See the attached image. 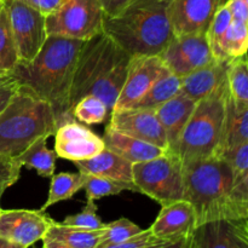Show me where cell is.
Instances as JSON below:
<instances>
[{"label": "cell", "instance_id": "6da1fadb", "mask_svg": "<svg viewBox=\"0 0 248 248\" xmlns=\"http://www.w3.org/2000/svg\"><path fill=\"white\" fill-rule=\"evenodd\" d=\"M184 198L196 228L208 222L248 218V184L235 186L230 165L219 156L183 161Z\"/></svg>", "mask_w": 248, "mask_h": 248}, {"label": "cell", "instance_id": "7a4b0ae2", "mask_svg": "<svg viewBox=\"0 0 248 248\" xmlns=\"http://www.w3.org/2000/svg\"><path fill=\"white\" fill-rule=\"evenodd\" d=\"M85 40L48 35L40 52L31 62H18L11 75L47 102L57 127L75 121L69 111L70 91L80 51Z\"/></svg>", "mask_w": 248, "mask_h": 248}, {"label": "cell", "instance_id": "3957f363", "mask_svg": "<svg viewBox=\"0 0 248 248\" xmlns=\"http://www.w3.org/2000/svg\"><path fill=\"white\" fill-rule=\"evenodd\" d=\"M131 57L103 31L85 41L73 78L70 114L77 102L89 94L102 99L111 113L125 84Z\"/></svg>", "mask_w": 248, "mask_h": 248}, {"label": "cell", "instance_id": "277c9868", "mask_svg": "<svg viewBox=\"0 0 248 248\" xmlns=\"http://www.w3.org/2000/svg\"><path fill=\"white\" fill-rule=\"evenodd\" d=\"M169 1L133 0L120 14L104 17L103 33L130 56L160 55L173 38Z\"/></svg>", "mask_w": 248, "mask_h": 248}, {"label": "cell", "instance_id": "5b68a950", "mask_svg": "<svg viewBox=\"0 0 248 248\" xmlns=\"http://www.w3.org/2000/svg\"><path fill=\"white\" fill-rule=\"evenodd\" d=\"M56 128L50 104L21 85L0 114V154L17 156L40 136L55 135Z\"/></svg>", "mask_w": 248, "mask_h": 248}, {"label": "cell", "instance_id": "8992f818", "mask_svg": "<svg viewBox=\"0 0 248 248\" xmlns=\"http://www.w3.org/2000/svg\"><path fill=\"white\" fill-rule=\"evenodd\" d=\"M228 96L229 90L225 81L210 96L196 102L190 119L172 150L182 161L216 156L222 137Z\"/></svg>", "mask_w": 248, "mask_h": 248}, {"label": "cell", "instance_id": "52a82bcc", "mask_svg": "<svg viewBox=\"0 0 248 248\" xmlns=\"http://www.w3.org/2000/svg\"><path fill=\"white\" fill-rule=\"evenodd\" d=\"M132 182L138 193L161 206L183 200V161L172 150L143 162L132 164Z\"/></svg>", "mask_w": 248, "mask_h": 248}, {"label": "cell", "instance_id": "ba28073f", "mask_svg": "<svg viewBox=\"0 0 248 248\" xmlns=\"http://www.w3.org/2000/svg\"><path fill=\"white\" fill-rule=\"evenodd\" d=\"M104 17L98 0H63L45 17L46 33L86 41L103 31Z\"/></svg>", "mask_w": 248, "mask_h": 248}, {"label": "cell", "instance_id": "9c48e42d", "mask_svg": "<svg viewBox=\"0 0 248 248\" xmlns=\"http://www.w3.org/2000/svg\"><path fill=\"white\" fill-rule=\"evenodd\" d=\"M17 48L18 62H31L47 39L45 16L21 0H2Z\"/></svg>", "mask_w": 248, "mask_h": 248}, {"label": "cell", "instance_id": "30bf717a", "mask_svg": "<svg viewBox=\"0 0 248 248\" xmlns=\"http://www.w3.org/2000/svg\"><path fill=\"white\" fill-rule=\"evenodd\" d=\"M159 56L169 72L182 78L215 62L205 33L174 36Z\"/></svg>", "mask_w": 248, "mask_h": 248}, {"label": "cell", "instance_id": "8fae6325", "mask_svg": "<svg viewBox=\"0 0 248 248\" xmlns=\"http://www.w3.org/2000/svg\"><path fill=\"white\" fill-rule=\"evenodd\" d=\"M51 222L41 210H1L0 237L28 248L43 240Z\"/></svg>", "mask_w": 248, "mask_h": 248}, {"label": "cell", "instance_id": "7c38bea8", "mask_svg": "<svg viewBox=\"0 0 248 248\" xmlns=\"http://www.w3.org/2000/svg\"><path fill=\"white\" fill-rule=\"evenodd\" d=\"M109 127L124 135L169 150L166 133L152 109H116L109 115Z\"/></svg>", "mask_w": 248, "mask_h": 248}, {"label": "cell", "instance_id": "4fadbf2b", "mask_svg": "<svg viewBox=\"0 0 248 248\" xmlns=\"http://www.w3.org/2000/svg\"><path fill=\"white\" fill-rule=\"evenodd\" d=\"M167 72L169 69L157 55L131 57L125 84L113 110L131 108Z\"/></svg>", "mask_w": 248, "mask_h": 248}, {"label": "cell", "instance_id": "5bb4252c", "mask_svg": "<svg viewBox=\"0 0 248 248\" xmlns=\"http://www.w3.org/2000/svg\"><path fill=\"white\" fill-rule=\"evenodd\" d=\"M223 0H170L167 17L174 36L207 33Z\"/></svg>", "mask_w": 248, "mask_h": 248}, {"label": "cell", "instance_id": "9a60e30c", "mask_svg": "<svg viewBox=\"0 0 248 248\" xmlns=\"http://www.w3.org/2000/svg\"><path fill=\"white\" fill-rule=\"evenodd\" d=\"M104 148L103 140L77 120L62 124L56 128L55 152L58 157L70 161L86 160Z\"/></svg>", "mask_w": 248, "mask_h": 248}, {"label": "cell", "instance_id": "2e32d148", "mask_svg": "<svg viewBox=\"0 0 248 248\" xmlns=\"http://www.w3.org/2000/svg\"><path fill=\"white\" fill-rule=\"evenodd\" d=\"M193 236L198 248H248V218L205 223Z\"/></svg>", "mask_w": 248, "mask_h": 248}, {"label": "cell", "instance_id": "e0dca14e", "mask_svg": "<svg viewBox=\"0 0 248 248\" xmlns=\"http://www.w3.org/2000/svg\"><path fill=\"white\" fill-rule=\"evenodd\" d=\"M159 239L176 241L189 236L196 229V216L186 200H178L161 206L159 216L149 228Z\"/></svg>", "mask_w": 248, "mask_h": 248}, {"label": "cell", "instance_id": "ac0fdd59", "mask_svg": "<svg viewBox=\"0 0 248 248\" xmlns=\"http://www.w3.org/2000/svg\"><path fill=\"white\" fill-rule=\"evenodd\" d=\"M195 106L196 102L179 91L176 96L154 110L157 120L160 121L166 133L170 147L169 150H174L176 148Z\"/></svg>", "mask_w": 248, "mask_h": 248}, {"label": "cell", "instance_id": "d6986e66", "mask_svg": "<svg viewBox=\"0 0 248 248\" xmlns=\"http://www.w3.org/2000/svg\"><path fill=\"white\" fill-rule=\"evenodd\" d=\"M229 62L230 61H215L211 64L182 77L181 92L194 102H199L210 96L227 81Z\"/></svg>", "mask_w": 248, "mask_h": 248}, {"label": "cell", "instance_id": "ffe728a7", "mask_svg": "<svg viewBox=\"0 0 248 248\" xmlns=\"http://www.w3.org/2000/svg\"><path fill=\"white\" fill-rule=\"evenodd\" d=\"M102 140H103L104 147L107 149L115 153L116 155L131 164L148 161V160L155 159L167 152V150L161 149V148L144 142V140L124 135L119 131L113 130L109 126H107Z\"/></svg>", "mask_w": 248, "mask_h": 248}, {"label": "cell", "instance_id": "44dd1931", "mask_svg": "<svg viewBox=\"0 0 248 248\" xmlns=\"http://www.w3.org/2000/svg\"><path fill=\"white\" fill-rule=\"evenodd\" d=\"M248 142V104L235 102L228 96L219 148L216 156Z\"/></svg>", "mask_w": 248, "mask_h": 248}, {"label": "cell", "instance_id": "7402d4cb", "mask_svg": "<svg viewBox=\"0 0 248 248\" xmlns=\"http://www.w3.org/2000/svg\"><path fill=\"white\" fill-rule=\"evenodd\" d=\"M73 164L81 173L132 182V164L107 148L90 159L73 161Z\"/></svg>", "mask_w": 248, "mask_h": 248}, {"label": "cell", "instance_id": "603a6c76", "mask_svg": "<svg viewBox=\"0 0 248 248\" xmlns=\"http://www.w3.org/2000/svg\"><path fill=\"white\" fill-rule=\"evenodd\" d=\"M47 138L48 136H40L16 156L22 167L34 170L39 176L44 178H48L55 174L56 157H57L55 150H51L46 147Z\"/></svg>", "mask_w": 248, "mask_h": 248}, {"label": "cell", "instance_id": "cb8c5ba5", "mask_svg": "<svg viewBox=\"0 0 248 248\" xmlns=\"http://www.w3.org/2000/svg\"><path fill=\"white\" fill-rule=\"evenodd\" d=\"M102 230H87L68 227L52 219L45 236L60 241L72 248H96Z\"/></svg>", "mask_w": 248, "mask_h": 248}, {"label": "cell", "instance_id": "d4e9b609", "mask_svg": "<svg viewBox=\"0 0 248 248\" xmlns=\"http://www.w3.org/2000/svg\"><path fill=\"white\" fill-rule=\"evenodd\" d=\"M181 91V78L167 72L153 84V86L131 108L152 109L164 104Z\"/></svg>", "mask_w": 248, "mask_h": 248}, {"label": "cell", "instance_id": "484cf974", "mask_svg": "<svg viewBox=\"0 0 248 248\" xmlns=\"http://www.w3.org/2000/svg\"><path fill=\"white\" fill-rule=\"evenodd\" d=\"M82 188H84V179H82V174L80 172L79 173L62 172V173L53 174L51 177L47 201L41 206L40 210L45 212L50 206L62 202V201L70 200Z\"/></svg>", "mask_w": 248, "mask_h": 248}, {"label": "cell", "instance_id": "4316f807", "mask_svg": "<svg viewBox=\"0 0 248 248\" xmlns=\"http://www.w3.org/2000/svg\"><path fill=\"white\" fill-rule=\"evenodd\" d=\"M81 174L84 179V189L86 190L87 201H97L106 196L119 195L124 191L138 193V188L133 184V182L118 181V179L104 178V177H96L85 173Z\"/></svg>", "mask_w": 248, "mask_h": 248}, {"label": "cell", "instance_id": "83f0119b", "mask_svg": "<svg viewBox=\"0 0 248 248\" xmlns=\"http://www.w3.org/2000/svg\"><path fill=\"white\" fill-rule=\"evenodd\" d=\"M18 63L16 44L4 2L0 1V77L11 74Z\"/></svg>", "mask_w": 248, "mask_h": 248}, {"label": "cell", "instance_id": "f1b7e54d", "mask_svg": "<svg viewBox=\"0 0 248 248\" xmlns=\"http://www.w3.org/2000/svg\"><path fill=\"white\" fill-rule=\"evenodd\" d=\"M232 21V14H230V10L228 7L227 1H225L217 10L210 27H208L207 33H206L211 52H212L216 61H229L224 52L223 43H224V36L228 27L230 26Z\"/></svg>", "mask_w": 248, "mask_h": 248}, {"label": "cell", "instance_id": "f546056e", "mask_svg": "<svg viewBox=\"0 0 248 248\" xmlns=\"http://www.w3.org/2000/svg\"><path fill=\"white\" fill-rule=\"evenodd\" d=\"M227 82L229 96L237 103L248 104V64L246 56L230 61Z\"/></svg>", "mask_w": 248, "mask_h": 248}, {"label": "cell", "instance_id": "4dcf8cb0", "mask_svg": "<svg viewBox=\"0 0 248 248\" xmlns=\"http://www.w3.org/2000/svg\"><path fill=\"white\" fill-rule=\"evenodd\" d=\"M72 115L75 120L86 125H98L108 119L110 111L102 99L89 94L77 102L72 109Z\"/></svg>", "mask_w": 248, "mask_h": 248}, {"label": "cell", "instance_id": "1f68e13d", "mask_svg": "<svg viewBox=\"0 0 248 248\" xmlns=\"http://www.w3.org/2000/svg\"><path fill=\"white\" fill-rule=\"evenodd\" d=\"M140 232H143V229H140L137 224L131 222L127 218H120L109 224H106V227L102 230L101 237H99L96 248H106L120 244V242L126 241L130 237L140 234Z\"/></svg>", "mask_w": 248, "mask_h": 248}, {"label": "cell", "instance_id": "d6a6232c", "mask_svg": "<svg viewBox=\"0 0 248 248\" xmlns=\"http://www.w3.org/2000/svg\"><path fill=\"white\" fill-rule=\"evenodd\" d=\"M223 46H224V52L229 61L246 56L248 46V23L232 19L225 33Z\"/></svg>", "mask_w": 248, "mask_h": 248}, {"label": "cell", "instance_id": "836d02e7", "mask_svg": "<svg viewBox=\"0 0 248 248\" xmlns=\"http://www.w3.org/2000/svg\"><path fill=\"white\" fill-rule=\"evenodd\" d=\"M97 210H98V207L94 203V201H87L85 207L81 210V212L65 217L62 224L68 225V227L81 228V229L87 230L103 229L106 227V224L98 217Z\"/></svg>", "mask_w": 248, "mask_h": 248}, {"label": "cell", "instance_id": "e575fe53", "mask_svg": "<svg viewBox=\"0 0 248 248\" xmlns=\"http://www.w3.org/2000/svg\"><path fill=\"white\" fill-rule=\"evenodd\" d=\"M21 170L22 165L16 156L0 154V199L6 189L18 181Z\"/></svg>", "mask_w": 248, "mask_h": 248}, {"label": "cell", "instance_id": "d590c367", "mask_svg": "<svg viewBox=\"0 0 248 248\" xmlns=\"http://www.w3.org/2000/svg\"><path fill=\"white\" fill-rule=\"evenodd\" d=\"M219 157L224 159L230 165L234 181L248 177V142L223 153Z\"/></svg>", "mask_w": 248, "mask_h": 248}, {"label": "cell", "instance_id": "8d00e7d4", "mask_svg": "<svg viewBox=\"0 0 248 248\" xmlns=\"http://www.w3.org/2000/svg\"><path fill=\"white\" fill-rule=\"evenodd\" d=\"M169 242L172 241L159 239V237H156L150 232V229H147L140 232V234L135 235V236L130 237L126 241H123L120 244L113 245V246L106 248H157L169 244Z\"/></svg>", "mask_w": 248, "mask_h": 248}, {"label": "cell", "instance_id": "74e56055", "mask_svg": "<svg viewBox=\"0 0 248 248\" xmlns=\"http://www.w3.org/2000/svg\"><path fill=\"white\" fill-rule=\"evenodd\" d=\"M19 87L21 84L11 74L0 77V114L7 108Z\"/></svg>", "mask_w": 248, "mask_h": 248}, {"label": "cell", "instance_id": "f35d334b", "mask_svg": "<svg viewBox=\"0 0 248 248\" xmlns=\"http://www.w3.org/2000/svg\"><path fill=\"white\" fill-rule=\"evenodd\" d=\"M234 21L248 23V0H227Z\"/></svg>", "mask_w": 248, "mask_h": 248}, {"label": "cell", "instance_id": "ab89813d", "mask_svg": "<svg viewBox=\"0 0 248 248\" xmlns=\"http://www.w3.org/2000/svg\"><path fill=\"white\" fill-rule=\"evenodd\" d=\"M21 1L35 9L36 11H39L46 17L51 12L55 11L62 4L63 0H21Z\"/></svg>", "mask_w": 248, "mask_h": 248}, {"label": "cell", "instance_id": "60d3db41", "mask_svg": "<svg viewBox=\"0 0 248 248\" xmlns=\"http://www.w3.org/2000/svg\"><path fill=\"white\" fill-rule=\"evenodd\" d=\"M107 17H113L120 14L133 0H98Z\"/></svg>", "mask_w": 248, "mask_h": 248}, {"label": "cell", "instance_id": "b9f144b4", "mask_svg": "<svg viewBox=\"0 0 248 248\" xmlns=\"http://www.w3.org/2000/svg\"><path fill=\"white\" fill-rule=\"evenodd\" d=\"M157 248H198L196 247L195 240H194L193 234H190L189 236L182 237V239L176 240V241L169 242V244L164 245L161 247Z\"/></svg>", "mask_w": 248, "mask_h": 248}, {"label": "cell", "instance_id": "7bdbcfd3", "mask_svg": "<svg viewBox=\"0 0 248 248\" xmlns=\"http://www.w3.org/2000/svg\"><path fill=\"white\" fill-rule=\"evenodd\" d=\"M41 241H43L44 248H72L67 246V245L62 244V242L56 241V240L51 239V237H47V236H44Z\"/></svg>", "mask_w": 248, "mask_h": 248}, {"label": "cell", "instance_id": "ee69618b", "mask_svg": "<svg viewBox=\"0 0 248 248\" xmlns=\"http://www.w3.org/2000/svg\"><path fill=\"white\" fill-rule=\"evenodd\" d=\"M0 248H24V247L21 246V245L14 244V242L7 241V240L0 237Z\"/></svg>", "mask_w": 248, "mask_h": 248}, {"label": "cell", "instance_id": "f6af8a7d", "mask_svg": "<svg viewBox=\"0 0 248 248\" xmlns=\"http://www.w3.org/2000/svg\"><path fill=\"white\" fill-rule=\"evenodd\" d=\"M161 1H170V0H161Z\"/></svg>", "mask_w": 248, "mask_h": 248}, {"label": "cell", "instance_id": "bcb514c9", "mask_svg": "<svg viewBox=\"0 0 248 248\" xmlns=\"http://www.w3.org/2000/svg\"><path fill=\"white\" fill-rule=\"evenodd\" d=\"M0 213H1V208H0Z\"/></svg>", "mask_w": 248, "mask_h": 248}, {"label": "cell", "instance_id": "7dc6e473", "mask_svg": "<svg viewBox=\"0 0 248 248\" xmlns=\"http://www.w3.org/2000/svg\"><path fill=\"white\" fill-rule=\"evenodd\" d=\"M0 1H1V0H0Z\"/></svg>", "mask_w": 248, "mask_h": 248}, {"label": "cell", "instance_id": "c3c4849f", "mask_svg": "<svg viewBox=\"0 0 248 248\" xmlns=\"http://www.w3.org/2000/svg\"><path fill=\"white\" fill-rule=\"evenodd\" d=\"M1 1H2V0H1Z\"/></svg>", "mask_w": 248, "mask_h": 248}]
</instances>
